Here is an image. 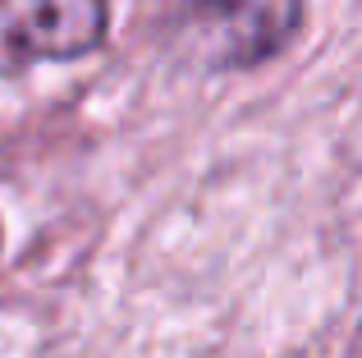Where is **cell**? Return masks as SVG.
Wrapping results in <instances>:
<instances>
[{
  "mask_svg": "<svg viewBox=\"0 0 362 358\" xmlns=\"http://www.w3.org/2000/svg\"><path fill=\"white\" fill-rule=\"evenodd\" d=\"M303 0H184L179 46L206 69H257L293 42Z\"/></svg>",
  "mask_w": 362,
  "mask_h": 358,
  "instance_id": "cell-1",
  "label": "cell"
},
{
  "mask_svg": "<svg viewBox=\"0 0 362 358\" xmlns=\"http://www.w3.org/2000/svg\"><path fill=\"white\" fill-rule=\"evenodd\" d=\"M110 33V0H0V74L92 55Z\"/></svg>",
  "mask_w": 362,
  "mask_h": 358,
  "instance_id": "cell-2",
  "label": "cell"
},
{
  "mask_svg": "<svg viewBox=\"0 0 362 358\" xmlns=\"http://www.w3.org/2000/svg\"><path fill=\"white\" fill-rule=\"evenodd\" d=\"M0 239H5V230H0Z\"/></svg>",
  "mask_w": 362,
  "mask_h": 358,
  "instance_id": "cell-4",
  "label": "cell"
},
{
  "mask_svg": "<svg viewBox=\"0 0 362 358\" xmlns=\"http://www.w3.org/2000/svg\"><path fill=\"white\" fill-rule=\"evenodd\" d=\"M358 354H362V340H358Z\"/></svg>",
  "mask_w": 362,
  "mask_h": 358,
  "instance_id": "cell-3",
  "label": "cell"
}]
</instances>
